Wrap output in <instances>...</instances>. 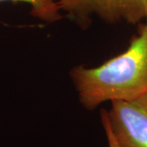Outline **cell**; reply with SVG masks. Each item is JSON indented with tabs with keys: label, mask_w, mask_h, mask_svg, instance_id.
I'll return each mask as SVG.
<instances>
[{
	"label": "cell",
	"mask_w": 147,
	"mask_h": 147,
	"mask_svg": "<svg viewBox=\"0 0 147 147\" xmlns=\"http://www.w3.org/2000/svg\"><path fill=\"white\" fill-rule=\"evenodd\" d=\"M70 78L80 103L94 110L106 101L127 100L147 92V19L123 53L100 65L74 67Z\"/></svg>",
	"instance_id": "cell-1"
},
{
	"label": "cell",
	"mask_w": 147,
	"mask_h": 147,
	"mask_svg": "<svg viewBox=\"0 0 147 147\" xmlns=\"http://www.w3.org/2000/svg\"><path fill=\"white\" fill-rule=\"evenodd\" d=\"M60 8L82 27L96 17L108 24H137L147 19V0H58Z\"/></svg>",
	"instance_id": "cell-2"
},
{
	"label": "cell",
	"mask_w": 147,
	"mask_h": 147,
	"mask_svg": "<svg viewBox=\"0 0 147 147\" xmlns=\"http://www.w3.org/2000/svg\"><path fill=\"white\" fill-rule=\"evenodd\" d=\"M100 119L119 147H147V92L131 100L112 101L110 110H101Z\"/></svg>",
	"instance_id": "cell-3"
},
{
	"label": "cell",
	"mask_w": 147,
	"mask_h": 147,
	"mask_svg": "<svg viewBox=\"0 0 147 147\" xmlns=\"http://www.w3.org/2000/svg\"><path fill=\"white\" fill-rule=\"evenodd\" d=\"M0 2L24 3L30 6V13L37 19L53 23L63 18L58 0H0Z\"/></svg>",
	"instance_id": "cell-4"
},
{
	"label": "cell",
	"mask_w": 147,
	"mask_h": 147,
	"mask_svg": "<svg viewBox=\"0 0 147 147\" xmlns=\"http://www.w3.org/2000/svg\"><path fill=\"white\" fill-rule=\"evenodd\" d=\"M102 123V125H103V127L105 129V135H106V138H107V142H108V146L109 147H119V144L116 142L115 138L113 136L112 132L110 131V127L107 126V124L101 122Z\"/></svg>",
	"instance_id": "cell-5"
}]
</instances>
